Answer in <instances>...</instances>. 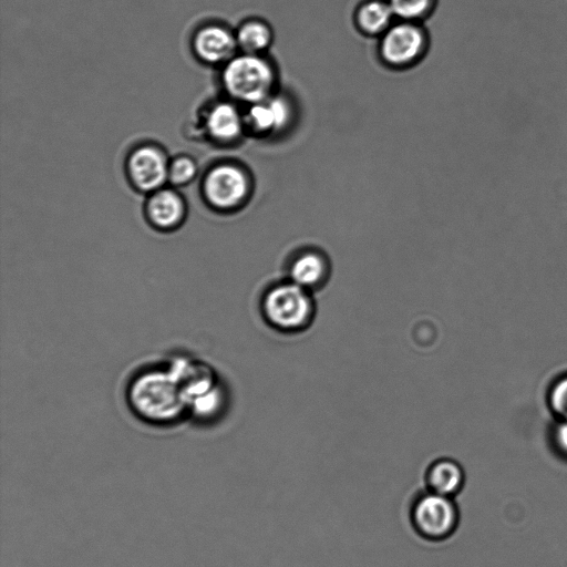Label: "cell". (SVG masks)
Masks as SVG:
<instances>
[{
	"mask_svg": "<svg viewBox=\"0 0 567 567\" xmlns=\"http://www.w3.org/2000/svg\"><path fill=\"white\" fill-rule=\"evenodd\" d=\"M424 481L426 489L455 497L464 487L465 472L457 461L450 457H441L427 466Z\"/></svg>",
	"mask_w": 567,
	"mask_h": 567,
	"instance_id": "obj_11",
	"label": "cell"
},
{
	"mask_svg": "<svg viewBox=\"0 0 567 567\" xmlns=\"http://www.w3.org/2000/svg\"><path fill=\"white\" fill-rule=\"evenodd\" d=\"M225 404L226 394L218 382L189 401L188 415H192L197 422L212 423L220 416Z\"/></svg>",
	"mask_w": 567,
	"mask_h": 567,
	"instance_id": "obj_15",
	"label": "cell"
},
{
	"mask_svg": "<svg viewBox=\"0 0 567 567\" xmlns=\"http://www.w3.org/2000/svg\"><path fill=\"white\" fill-rule=\"evenodd\" d=\"M394 17L401 21L416 22L432 12L436 0H388Z\"/></svg>",
	"mask_w": 567,
	"mask_h": 567,
	"instance_id": "obj_17",
	"label": "cell"
},
{
	"mask_svg": "<svg viewBox=\"0 0 567 567\" xmlns=\"http://www.w3.org/2000/svg\"><path fill=\"white\" fill-rule=\"evenodd\" d=\"M292 120L290 102L278 94L250 104L245 115V124L259 134H276L282 132Z\"/></svg>",
	"mask_w": 567,
	"mask_h": 567,
	"instance_id": "obj_8",
	"label": "cell"
},
{
	"mask_svg": "<svg viewBox=\"0 0 567 567\" xmlns=\"http://www.w3.org/2000/svg\"><path fill=\"white\" fill-rule=\"evenodd\" d=\"M204 196L215 209L231 210L248 197L250 182L247 173L236 164L224 163L214 166L203 183Z\"/></svg>",
	"mask_w": 567,
	"mask_h": 567,
	"instance_id": "obj_5",
	"label": "cell"
},
{
	"mask_svg": "<svg viewBox=\"0 0 567 567\" xmlns=\"http://www.w3.org/2000/svg\"><path fill=\"white\" fill-rule=\"evenodd\" d=\"M380 41V55L390 66L404 68L415 63L424 53L426 37L416 22L393 23Z\"/></svg>",
	"mask_w": 567,
	"mask_h": 567,
	"instance_id": "obj_6",
	"label": "cell"
},
{
	"mask_svg": "<svg viewBox=\"0 0 567 567\" xmlns=\"http://www.w3.org/2000/svg\"><path fill=\"white\" fill-rule=\"evenodd\" d=\"M394 18L388 0H367L355 12L357 25L370 35L383 34L393 24Z\"/></svg>",
	"mask_w": 567,
	"mask_h": 567,
	"instance_id": "obj_14",
	"label": "cell"
},
{
	"mask_svg": "<svg viewBox=\"0 0 567 567\" xmlns=\"http://www.w3.org/2000/svg\"><path fill=\"white\" fill-rule=\"evenodd\" d=\"M169 164L165 154L156 146L135 148L127 159V172L136 188L155 192L168 179Z\"/></svg>",
	"mask_w": 567,
	"mask_h": 567,
	"instance_id": "obj_7",
	"label": "cell"
},
{
	"mask_svg": "<svg viewBox=\"0 0 567 567\" xmlns=\"http://www.w3.org/2000/svg\"><path fill=\"white\" fill-rule=\"evenodd\" d=\"M205 126L214 140L229 143L240 136L245 126V116L234 104L221 102L209 110Z\"/></svg>",
	"mask_w": 567,
	"mask_h": 567,
	"instance_id": "obj_12",
	"label": "cell"
},
{
	"mask_svg": "<svg viewBox=\"0 0 567 567\" xmlns=\"http://www.w3.org/2000/svg\"><path fill=\"white\" fill-rule=\"evenodd\" d=\"M409 518L412 528L421 538L442 542L456 532L460 524V509L454 497L425 488L413 497Z\"/></svg>",
	"mask_w": 567,
	"mask_h": 567,
	"instance_id": "obj_3",
	"label": "cell"
},
{
	"mask_svg": "<svg viewBox=\"0 0 567 567\" xmlns=\"http://www.w3.org/2000/svg\"><path fill=\"white\" fill-rule=\"evenodd\" d=\"M197 173L196 163L187 156H179L169 163L168 181L174 185H185L189 183Z\"/></svg>",
	"mask_w": 567,
	"mask_h": 567,
	"instance_id": "obj_18",
	"label": "cell"
},
{
	"mask_svg": "<svg viewBox=\"0 0 567 567\" xmlns=\"http://www.w3.org/2000/svg\"><path fill=\"white\" fill-rule=\"evenodd\" d=\"M223 83L233 99L250 105L275 93L276 73L262 55L243 53L226 63Z\"/></svg>",
	"mask_w": 567,
	"mask_h": 567,
	"instance_id": "obj_2",
	"label": "cell"
},
{
	"mask_svg": "<svg viewBox=\"0 0 567 567\" xmlns=\"http://www.w3.org/2000/svg\"><path fill=\"white\" fill-rule=\"evenodd\" d=\"M145 212L150 224L162 231L176 229L186 215L183 198L176 192L166 188L152 192Z\"/></svg>",
	"mask_w": 567,
	"mask_h": 567,
	"instance_id": "obj_10",
	"label": "cell"
},
{
	"mask_svg": "<svg viewBox=\"0 0 567 567\" xmlns=\"http://www.w3.org/2000/svg\"><path fill=\"white\" fill-rule=\"evenodd\" d=\"M262 313L271 326L295 331L308 324L313 312L309 290L292 281L274 286L264 296Z\"/></svg>",
	"mask_w": 567,
	"mask_h": 567,
	"instance_id": "obj_4",
	"label": "cell"
},
{
	"mask_svg": "<svg viewBox=\"0 0 567 567\" xmlns=\"http://www.w3.org/2000/svg\"><path fill=\"white\" fill-rule=\"evenodd\" d=\"M236 35L237 45L243 53L259 54L270 45L272 32L270 27L258 19L245 21L238 28Z\"/></svg>",
	"mask_w": 567,
	"mask_h": 567,
	"instance_id": "obj_16",
	"label": "cell"
},
{
	"mask_svg": "<svg viewBox=\"0 0 567 567\" xmlns=\"http://www.w3.org/2000/svg\"><path fill=\"white\" fill-rule=\"evenodd\" d=\"M237 48L236 35L219 24L202 27L194 37V51L206 63H227Z\"/></svg>",
	"mask_w": 567,
	"mask_h": 567,
	"instance_id": "obj_9",
	"label": "cell"
},
{
	"mask_svg": "<svg viewBox=\"0 0 567 567\" xmlns=\"http://www.w3.org/2000/svg\"><path fill=\"white\" fill-rule=\"evenodd\" d=\"M328 274L326 258L317 251H305L291 262L290 281L310 290L324 280Z\"/></svg>",
	"mask_w": 567,
	"mask_h": 567,
	"instance_id": "obj_13",
	"label": "cell"
},
{
	"mask_svg": "<svg viewBox=\"0 0 567 567\" xmlns=\"http://www.w3.org/2000/svg\"><path fill=\"white\" fill-rule=\"evenodd\" d=\"M126 400L132 412L152 425L167 426L188 415L186 395L168 365L138 371L127 384Z\"/></svg>",
	"mask_w": 567,
	"mask_h": 567,
	"instance_id": "obj_1",
	"label": "cell"
},
{
	"mask_svg": "<svg viewBox=\"0 0 567 567\" xmlns=\"http://www.w3.org/2000/svg\"><path fill=\"white\" fill-rule=\"evenodd\" d=\"M554 440L559 452L567 456V420H563L557 425L554 432Z\"/></svg>",
	"mask_w": 567,
	"mask_h": 567,
	"instance_id": "obj_20",
	"label": "cell"
},
{
	"mask_svg": "<svg viewBox=\"0 0 567 567\" xmlns=\"http://www.w3.org/2000/svg\"><path fill=\"white\" fill-rule=\"evenodd\" d=\"M550 406L554 412L567 420V377L559 380L551 389L549 395Z\"/></svg>",
	"mask_w": 567,
	"mask_h": 567,
	"instance_id": "obj_19",
	"label": "cell"
}]
</instances>
